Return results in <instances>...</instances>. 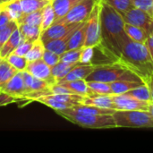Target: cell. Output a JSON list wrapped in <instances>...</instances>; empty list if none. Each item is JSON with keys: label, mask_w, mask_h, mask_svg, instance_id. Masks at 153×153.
<instances>
[{"label": "cell", "mask_w": 153, "mask_h": 153, "mask_svg": "<svg viewBox=\"0 0 153 153\" xmlns=\"http://www.w3.org/2000/svg\"><path fill=\"white\" fill-rule=\"evenodd\" d=\"M125 30L127 36L134 41L140 42V43H146V40L148 39V34L146 31L135 25L130 24V23H125Z\"/></svg>", "instance_id": "cell-22"}, {"label": "cell", "mask_w": 153, "mask_h": 153, "mask_svg": "<svg viewBox=\"0 0 153 153\" xmlns=\"http://www.w3.org/2000/svg\"><path fill=\"white\" fill-rule=\"evenodd\" d=\"M100 44L114 59L117 60L125 43L130 39L125 30L122 15L112 6L100 0Z\"/></svg>", "instance_id": "cell-1"}, {"label": "cell", "mask_w": 153, "mask_h": 153, "mask_svg": "<svg viewBox=\"0 0 153 153\" xmlns=\"http://www.w3.org/2000/svg\"><path fill=\"white\" fill-rule=\"evenodd\" d=\"M80 1L82 0H52L51 4L56 14V19L65 16Z\"/></svg>", "instance_id": "cell-20"}, {"label": "cell", "mask_w": 153, "mask_h": 153, "mask_svg": "<svg viewBox=\"0 0 153 153\" xmlns=\"http://www.w3.org/2000/svg\"><path fill=\"white\" fill-rule=\"evenodd\" d=\"M35 101H38L39 103H42L49 108H51L54 110H63V109H67V108H72L74 106L68 103L62 102L55 98H53L50 94L45 95V96H40L35 100Z\"/></svg>", "instance_id": "cell-25"}, {"label": "cell", "mask_w": 153, "mask_h": 153, "mask_svg": "<svg viewBox=\"0 0 153 153\" xmlns=\"http://www.w3.org/2000/svg\"><path fill=\"white\" fill-rule=\"evenodd\" d=\"M85 81H98L108 83L117 81L143 82L138 75L117 60L96 65L94 70L86 77Z\"/></svg>", "instance_id": "cell-3"}, {"label": "cell", "mask_w": 153, "mask_h": 153, "mask_svg": "<svg viewBox=\"0 0 153 153\" xmlns=\"http://www.w3.org/2000/svg\"><path fill=\"white\" fill-rule=\"evenodd\" d=\"M12 17L10 16V14L8 13V12H6L5 10H4L2 8V11L0 12V27L7 24L8 22H10L12 21Z\"/></svg>", "instance_id": "cell-44"}, {"label": "cell", "mask_w": 153, "mask_h": 153, "mask_svg": "<svg viewBox=\"0 0 153 153\" xmlns=\"http://www.w3.org/2000/svg\"><path fill=\"white\" fill-rule=\"evenodd\" d=\"M93 56H94V48L91 47L82 48L79 62L82 64H92Z\"/></svg>", "instance_id": "cell-41"}, {"label": "cell", "mask_w": 153, "mask_h": 153, "mask_svg": "<svg viewBox=\"0 0 153 153\" xmlns=\"http://www.w3.org/2000/svg\"><path fill=\"white\" fill-rule=\"evenodd\" d=\"M129 95L134 96V98L143 100V101H146L148 103H152V97H151V91H150V87L147 83H143L127 92H126Z\"/></svg>", "instance_id": "cell-30"}, {"label": "cell", "mask_w": 153, "mask_h": 153, "mask_svg": "<svg viewBox=\"0 0 153 153\" xmlns=\"http://www.w3.org/2000/svg\"><path fill=\"white\" fill-rule=\"evenodd\" d=\"M86 22H82L73 32L67 44V50L83 48L86 39Z\"/></svg>", "instance_id": "cell-18"}, {"label": "cell", "mask_w": 153, "mask_h": 153, "mask_svg": "<svg viewBox=\"0 0 153 153\" xmlns=\"http://www.w3.org/2000/svg\"><path fill=\"white\" fill-rule=\"evenodd\" d=\"M96 65L93 64H77L64 78L59 80L56 83H61L65 82L76 81V80H85L86 77L94 70Z\"/></svg>", "instance_id": "cell-13"}, {"label": "cell", "mask_w": 153, "mask_h": 153, "mask_svg": "<svg viewBox=\"0 0 153 153\" xmlns=\"http://www.w3.org/2000/svg\"><path fill=\"white\" fill-rule=\"evenodd\" d=\"M150 87V91H151V97H152V101L153 103V76L152 77V79L150 80V82L147 83Z\"/></svg>", "instance_id": "cell-46"}, {"label": "cell", "mask_w": 153, "mask_h": 153, "mask_svg": "<svg viewBox=\"0 0 153 153\" xmlns=\"http://www.w3.org/2000/svg\"><path fill=\"white\" fill-rule=\"evenodd\" d=\"M1 11H2V5L0 4V12H1Z\"/></svg>", "instance_id": "cell-50"}, {"label": "cell", "mask_w": 153, "mask_h": 153, "mask_svg": "<svg viewBox=\"0 0 153 153\" xmlns=\"http://www.w3.org/2000/svg\"><path fill=\"white\" fill-rule=\"evenodd\" d=\"M55 111L65 119L84 128L111 129L117 127L112 115H93L80 112L73 108Z\"/></svg>", "instance_id": "cell-4"}, {"label": "cell", "mask_w": 153, "mask_h": 153, "mask_svg": "<svg viewBox=\"0 0 153 153\" xmlns=\"http://www.w3.org/2000/svg\"><path fill=\"white\" fill-rule=\"evenodd\" d=\"M80 62L67 63V62H64V61H59L57 64H56L55 65H53L52 67H50L51 68L52 75L56 80V82L59 80H61L62 78H64Z\"/></svg>", "instance_id": "cell-23"}, {"label": "cell", "mask_w": 153, "mask_h": 153, "mask_svg": "<svg viewBox=\"0 0 153 153\" xmlns=\"http://www.w3.org/2000/svg\"><path fill=\"white\" fill-rule=\"evenodd\" d=\"M117 127L153 128V117L143 110H115L112 114Z\"/></svg>", "instance_id": "cell-5"}, {"label": "cell", "mask_w": 153, "mask_h": 153, "mask_svg": "<svg viewBox=\"0 0 153 153\" xmlns=\"http://www.w3.org/2000/svg\"><path fill=\"white\" fill-rule=\"evenodd\" d=\"M125 22L143 29L148 36L153 32V18L148 12L134 7L122 15Z\"/></svg>", "instance_id": "cell-8"}, {"label": "cell", "mask_w": 153, "mask_h": 153, "mask_svg": "<svg viewBox=\"0 0 153 153\" xmlns=\"http://www.w3.org/2000/svg\"><path fill=\"white\" fill-rule=\"evenodd\" d=\"M100 0H98L86 22V39L83 48H95L100 44Z\"/></svg>", "instance_id": "cell-6"}, {"label": "cell", "mask_w": 153, "mask_h": 153, "mask_svg": "<svg viewBox=\"0 0 153 153\" xmlns=\"http://www.w3.org/2000/svg\"><path fill=\"white\" fill-rule=\"evenodd\" d=\"M57 84H61L62 86L71 90L75 94H79L83 97H91V96L97 95L90 89L85 80L70 81V82H61Z\"/></svg>", "instance_id": "cell-19"}, {"label": "cell", "mask_w": 153, "mask_h": 153, "mask_svg": "<svg viewBox=\"0 0 153 153\" xmlns=\"http://www.w3.org/2000/svg\"><path fill=\"white\" fill-rule=\"evenodd\" d=\"M24 40L22 35L21 34L19 29L17 28L12 35L9 37V39L4 42L3 47L0 49V57L1 58H6L11 53L14 51V49Z\"/></svg>", "instance_id": "cell-16"}, {"label": "cell", "mask_w": 153, "mask_h": 153, "mask_svg": "<svg viewBox=\"0 0 153 153\" xmlns=\"http://www.w3.org/2000/svg\"><path fill=\"white\" fill-rule=\"evenodd\" d=\"M145 82H134V81H117L110 82L111 89L114 94H122L126 93Z\"/></svg>", "instance_id": "cell-24"}, {"label": "cell", "mask_w": 153, "mask_h": 153, "mask_svg": "<svg viewBox=\"0 0 153 153\" xmlns=\"http://www.w3.org/2000/svg\"><path fill=\"white\" fill-rule=\"evenodd\" d=\"M17 28H18V23L14 20H12L7 24L0 27V49L4 44V42L9 39V37Z\"/></svg>", "instance_id": "cell-37"}, {"label": "cell", "mask_w": 153, "mask_h": 153, "mask_svg": "<svg viewBox=\"0 0 153 153\" xmlns=\"http://www.w3.org/2000/svg\"><path fill=\"white\" fill-rule=\"evenodd\" d=\"M112 100L117 110H143L148 111L151 103L140 100L127 93L113 94Z\"/></svg>", "instance_id": "cell-9"}, {"label": "cell", "mask_w": 153, "mask_h": 153, "mask_svg": "<svg viewBox=\"0 0 153 153\" xmlns=\"http://www.w3.org/2000/svg\"><path fill=\"white\" fill-rule=\"evenodd\" d=\"M132 1L134 7L150 13L153 0H132Z\"/></svg>", "instance_id": "cell-43"}, {"label": "cell", "mask_w": 153, "mask_h": 153, "mask_svg": "<svg viewBox=\"0 0 153 153\" xmlns=\"http://www.w3.org/2000/svg\"><path fill=\"white\" fill-rule=\"evenodd\" d=\"M26 71L33 76L47 82L50 86L56 83V80L52 75L51 68L44 62L42 58L28 62Z\"/></svg>", "instance_id": "cell-10"}, {"label": "cell", "mask_w": 153, "mask_h": 153, "mask_svg": "<svg viewBox=\"0 0 153 153\" xmlns=\"http://www.w3.org/2000/svg\"><path fill=\"white\" fill-rule=\"evenodd\" d=\"M42 59L49 67H52L53 65H55L56 64H57L60 61V55H57V54L45 48Z\"/></svg>", "instance_id": "cell-40"}, {"label": "cell", "mask_w": 153, "mask_h": 153, "mask_svg": "<svg viewBox=\"0 0 153 153\" xmlns=\"http://www.w3.org/2000/svg\"><path fill=\"white\" fill-rule=\"evenodd\" d=\"M30 102V100L24 97H18L14 96L13 94H10L8 92H5L2 90H0V107L10 105L13 103H25L29 104Z\"/></svg>", "instance_id": "cell-35"}, {"label": "cell", "mask_w": 153, "mask_h": 153, "mask_svg": "<svg viewBox=\"0 0 153 153\" xmlns=\"http://www.w3.org/2000/svg\"><path fill=\"white\" fill-rule=\"evenodd\" d=\"M56 20V14L53 9V6L51 4V2L48 4L46 6L42 8V20L40 23V29L41 31L48 29L50 25L54 23Z\"/></svg>", "instance_id": "cell-31"}, {"label": "cell", "mask_w": 153, "mask_h": 153, "mask_svg": "<svg viewBox=\"0 0 153 153\" xmlns=\"http://www.w3.org/2000/svg\"><path fill=\"white\" fill-rule=\"evenodd\" d=\"M18 29L22 35L24 40L34 42L39 39L41 34V29L39 25H30V24H18Z\"/></svg>", "instance_id": "cell-21"}, {"label": "cell", "mask_w": 153, "mask_h": 153, "mask_svg": "<svg viewBox=\"0 0 153 153\" xmlns=\"http://www.w3.org/2000/svg\"><path fill=\"white\" fill-rule=\"evenodd\" d=\"M22 74L24 79L27 94L30 92H39V91H45L49 90L50 85L47 82L33 76L26 70L22 71Z\"/></svg>", "instance_id": "cell-14"}, {"label": "cell", "mask_w": 153, "mask_h": 153, "mask_svg": "<svg viewBox=\"0 0 153 153\" xmlns=\"http://www.w3.org/2000/svg\"><path fill=\"white\" fill-rule=\"evenodd\" d=\"M5 59L17 71H25L26 70V67L28 65V60L26 59L25 56H18L14 53H11Z\"/></svg>", "instance_id": "cell-38"}, {"label": "cell", "mask_w": 153, "mask_h": 153, "mask_svg": "<svg viewBox=\"0 0 153 153\" xmlns=\"http://www.w3.org/2000/svg\"><path fill=\"white\" fill-rule=\"evenodd\" d=\"M81 23V22H80ZM80 23H71V24H62V23H53L48 29L41 31L39 39L43 43L47 41L59 39L68 33L72 29L79 25Z\"/></svg>", "instance_id": "cell-11"}, {"label": "cell", "mask_w": 153, "mask_h": 153, "mask_svg": "<svg viewBox=\"0 0 153 153\" xmlns=\"http://www.w3.org/2000/svg\"><path fill=\"white\" fill-rule=\"evenodd\" d=\"M82 23V22H81ZM80 23V24H81ZM79 24V25H80ZM77 25L76 27H74V29H72L68 33H66L65 35H64L63 37L56 39H53V40H49L47 41L46 43H44V47L46 49H48L57 55H62L65 51L67 50V44L68 41L73 34V32L75 30V29L79 26Z\"/></svg>", "instance_id": "cell-15"}, {"label": "cell", "mask_w": 153, "mask_h": 153, "mask_svg": "<svg viewBox=\"0 0 153 153\" xmlns=\"http://www.w3.org/2000/svg\"><path fill=\"white\" fill-rule=\"evenodd\" d=\"M150 15L152 16L153 18V2H152V7H151V10H150Z\"/></svg>", "instance_id": "cell-48"}, {"label": "cell", "mask_w": 153, "mask_h": 153, "mask_svg": "<svg viewBox=\"0 0 153 153\" xmlns=\"http://www.w3.org/2000/svg\"><path fill=\"white\" fill-rule=\"evenodd\" d=\"M2 4V2H1V0H0V4Z\"/></svg>", "instance_id": "cell-51"}, {"label": "cell", "mask_w": 153, "mask_h": 153, "mask_svg": "<svg viewBox=\"0 0 153 153\" xmlns=\"http://www.w3.org/2000/svg\"><path fill=\"white\" fill-rule=\"evenodd\" d=\"M126 65L145 83L153 76V61L147 46L129 39L124 45L117 59Z\"/></svg>", "instance_id": "cell-2"}, {"label": "cell", "mask_w": 153, "mask_h": 153, "mask_svg": "<svg viewBox=\"0 0 153 153\" xmlns=\"http://www.w3.org/2000/svg\"><path fill=\"white\" fill-rule=\"evenodd\" d=\"M1 5H2V8L4 10L8 12V13L10 14L12 19L16 21V22L21 18V16L23 13L22 6H21L20 0H12L9 2L2 3Z\"/></svg>", "instance_id": "cell-29"}, {"label": "cell", "mask_w": 153, "mask_h": 153, "mask_svg": "<svg viewBox=\"0 0 153 153\" xmlns=\"http://www.w3.org/2000/svg\"><path fill=\"white\" fill-rule=\"evenodd\" d=\"M50 0H20L22 9V14L30 13L38 10H41L44 6L49 4Z\"/></svg>", "instance_id": "cell-27"}, {"label": "cell", "mask_w": 153, "mask_h": 153, "mask_svg": "<svg viewBox=\"0 0 153 153\" xmlns=\"http://www.w3.org/2000/svg\"><path fill=\"white\" fill-rule=\"evenodd\" d=\"M82 104L91 105L104 108H110L117 110L114 101L112 100V95H100L97 94L91 97H83Z\"/></svg>", "instance_id": "cell-17"}, {"label": "cell", "mask_w": 153, "mask_h": 153, "mask_svg": "<svg viewBox=\"0 0 153 153\" xmlns=\"http://www.w3.org/2000/svg\"><path fill=\"white\" fill-rule=\"evenodd\" d=\"M18 71L13 67L5 58L0 57V89L17 73Z\"/></svg>", "instance_id": "cell-26"}, {"label": "cell", "mask_w": 153, "mask_h": 153, "mask_svg": "<svg viewBox=\"0 0 153 153\" xmlns=\"http://www.w3.org/2000/svg\"><path fill=\"white\" fill-rule=\"evenodd\" d=\"M33 42H30L27 40H23L15 49L13 53L18 55V56H25L26 54L29 52V50L30 49L31 46H32Z\"/></svg>", "instance_id": "cell-42"}, {"label": "cell", "mask_w": 153, "mask_h": 153, "mask_svg": "<svg viewBox=\"0 0 153 153\" xmlns=\"http://www.w3.org/2000/svg\"><path fill=\"white\" fill-rule=\"evenodd\" d=\"M82 50V48L66 50L62 55H60V61H64V62H67V63L79 62Z\"/></svg>", "instance_id": "cell-39"}, {"label": "cell", "mask_w": 153, "mask_h": 153, "mask_svg": "<svg viewBox=\"0 0 153 153\" xmlns=\"http://www.w3.org/2000/svg\"><path fill=\"white\" fill-rule=\"evenodd\" d=\"M105 3L112 6L117 10L121 15H124L130 9L134 8V4L132 0H103Z\"/></svg>", "instance_id": "cell-36"}, {"label": "cell", "mask_w": 153, "mask_h": 153, "mask_svg": "<svg viewBox=\"0 0 153 153\" xmlns=\"http://www.w3.org/2000/svg\"><path fill=\"white\" fill-rule=\"evenodd\" d=\"M72 108L80 112L89 113L93 115H112L115 111L114 109H110V108H100L91 105H85V104L75 105Z\"/></svg>", "instance_id": "cell-28"}, {"label": "cell", "mask_w": 153, "mask_h": 153, "mask_svg": "<svg viewBox=\"0 0 153 153\" xmlns=\"http://www.w3.org/2000/svg\"><path fill=\"white\" fill-rule=\"evenodd\" d=\"M90 89L96 94L100 95H113L111 86L108 82H98V81H86Z\"/></svg>", "instance_id": "cell-33"}, {"label": "cell", "mask_w": 153, "mask_h": 153, "mask_svg": "<svg viewBox=\"0 0 153 153\" xmlns=\"http://www.w3.org/2000/svg\"><path fill=\"white\" fill-rule=\"evenodd\" d=\"M44 50H45L44 43L41 41L40 39H38L37 40H35L32 43V46H31L30 49L29 50V52L26 54L25 57L28 60V62L41 59L43 56Z\"/></svg>", "instance_id": "cell-32"}, {"label": "cell", "mask_w": 153, "mask_h": 153, "mask_svg": "<svg viewBox=\"0 0 153 153\" xmlns=\"http://www.w3.org/2000/svg\"><path fill=\"white\" fill-rule=\"evenodd\" d=\"M98 0H82L76 4L65 16L56 19L55 23H80L88 20L94 4Z\"/></svg>", "instance_id": "cell-7"}, {"label": "cell", "mask_w": 153, "mask_h": 153, "mask_svg": "<svg viewBox=\"0 0 153 153\" xmlns=\"http://www.w3.org/2000/svg\"><path fill=\"white\" fill-rule=\"evenodd\" d=\"M0 90L10 94H13L14 96L26 98L27 91L22 71H18Z\"/></svg>", "instance_id": "cell-12"}, {"label": "cell", "mask_w": 153, "mask_h": 153, "mask_svg": "<svg viewBox=\"0 0 153 153\" xmlns=\"http://www.w3.org/2000/svg\"><path fill=\"white\" fill-rule=\"evenodd\" d=\"M42 20V9L38 10L30 13H24L17 21L18 24H30V25H39Z\"/></svg>", "instance_id": "cell-34"}, {"label": "cell", "mask_w": 153, "mask_h": 153, "mask_svg": "<svg viewBox=\"0 0 153 153\" xmlns=\"http://www.w3.org/2000/svg\"><path fill=\"white\" fill-rule=\"evenodd\" d=\"M148 111L152 114V116L153 117V103L150 104V107H149V110Z\"/></svg>", "instance_id": "cell-47"}, {"label": "cell", "mask_w": 153, "mask_h": 153, "mask_svg": "<svg viewBox=\"0 0 153 153\" xmlns=\"http://www.w3.org/2000/svg\"><path fill=\"white\" fill-rule=\"evenodd\" d=\"M9 1H12V0H1L2 3H5V2H9Z\"/></svg>", "instance_id": "cell-49"}, {"label": "cell", "mask_w": 153, "mask_h": 153, "mask_svg": "<svg viewBox=\"0 0 153 153\" xmlns=\"http://www.w3.org/2000/svg\"><path fill=\"white\" fill-rule=\"evenodd\" d=\"M50 1H52V0H50Z\"/></svg>", "instance_id": "cell-52"}, {"label": "cell", "mask_w": 153, "mask_h": 153, "mask_svg": "<svg viewBox=\"0 0 153 153\" xmlns=\"http://www.w3.org/2000/svg\"><path fill=\"white\" fill-rule=\"evenodd\" d=\"M145 45L147 46V48H148V49H149V52H150V54H151V56H152L153 61V32L152 33H151V34L148 36V39H147V40H146Z\"/></svg>", "instance_id": "cell-45"}]
</instances>
